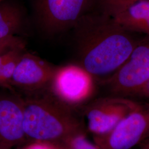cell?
I'll use <instances>...</instances> for the list:
<instances>
[{
  "label": "cell",
  "mask_w": 149,
  "mask_h": 149,
  "mask_svg": "<svg viewBox=\"0 0 149 149\" xmlns=\"http://www.w3.org/2000/svg\"><path fill=\"white\" fill-rule=\"evenodd\" d=\"M139 0H95L93 10L114 17Z\"/></svg>",
  "instance_id": "12"
},
{
  "label": "cell",
  "mask_w": 149,
  "mask_h": 149,
  "mask_svg": "<svg viewBox=\"0 0 149 149\" xmlns=\"http://www.w3.org/2000/svg\"><path fill=\"white\" fill-rule=\"evenodd\" d=\"M96 79L79 64L58 66L49 87L59 100L74 109L85 105L95 92Z\"/></svg>",
  "instance_id": "5"
},
{
  "label": "cell",
  "mask_w": 149,
  "mask_h": 149,
  "mask_svg": "<svg viewBox=\"0 0 149 149\" xmlns=\"http://www.w3.org/2000/svg\"><path fill=\"white\" fill-rule=\"evenodd\" d=\"M149 81V36L139 40L128 59L104 81L112 96H135Z\"/></svg>",
  "instance_id": "3"
},
{
  "label": "cell",
  "mask_w": 149,
  "mask_h": 149,
  "mask_svg": "<svg viewBox=\"0 0 149 149\" xmlns=\"http://www.w3.org/2000/svg\"><path fill=\"white\" fill-rule=\"evenodd\" d=\"M86 130L81 131L70 137L62 145L70 149H100L87 136Z\"/></svg>",
  "instance_id": "13"
},
{
  "label": "cell",
  "mask_w": 149,
  "mask_h": 149,
  "mask_svg": "<svg viewBox=\"0 0 149 149\" xmlns=\"http://www.w3.org/2000/svg\"><path fill=\"white\" fill-rule=\"evenodd\" d=\"M149 139V103L138 102L109 133L93 136L100 149H134Z\"/></svg>",
  "instance_id": "4"
},
{
  "label": "cell",
  "mask_w": 149,
  "mask_h": 149,
  "mask_svg": "<svg viewBox=\"0 0 149 149\" xmlns=\"http://www.w3.org/2000/svg\"><path fill=\"white\" fill-rule=\"evenodd\" d=\"M64 146V145H63ZM64 148H65V149H70L69 148H67V147H66V146H64Z\"/></svg>",
  "instance_id": "20"
},
{
  "label": "cell",
  "mask_w": 149,
  "mask_h": 149,
  "mask_svg": "<svg viewBox=\"0 0 149 149\" xmlns=\"http://www.w3.org/2000/svg\"><path fill=\"white\" fill-rule=\"evenodd\" d=\"M53 144L38 141H29L18 149H53Z\"/></svg>",
  "instance_id": "15"
},
{
  "label": "cell",
  "mask_w": 149,
  "mask_h": 149,
  "mask_svg": "<svg viewBox=\"0 0 149 149\" xmlns=\"http://www.w3.org/2000/svg\"></svg>",
  "instance_id": "23"
},
{
  "label": "cell",
  "mask_w": 149,
  "mask_h": 149,
  "mask_svg": "<svg viewBox=\"0 0 149 149\" xmlns=\"http://www.w3.org/2000/svg\"><path fill=\"white\" fill-rule=\"evenodd\" d=\"M137 148L138 147L134 149H138ZM139 149H149V142H145L144 146H141V148H139Z\"/></svg>",
  "instance_id": "19"
},
{
  "label": "cell",
  "mask_w": 149,
  "mask_h": 149,
  "mask_svg": "<svg viewBox=\"0 0 149 149\" xmlns=\"http://www.w3.org/2000/svg\"><path fill=\"white\" fill-rule=\"evenodd\" d=\"M21 96L23 129L28 141L63 145L74 134L86 130L76 109L59 100L49 88Z\"/></svg>",
  "instance_id": "2"
},
{
  "label": "cell",
  "mask_w": 149,
  "mask_h": 149,
  "mask_svg": "<svg viewBox=\"0 0 149 149\" xmlns=\"http://www.w3.org/2000/svg\"><path fill=\"white\" fill-rule=\"evenodd\" d=\"M24 14L15 3L0 2V39L16 36L24 24Z\"/></svg>",
  "instance_id": "11"
},
{
  "label": "cell",
  "mask_w": 149,
  "mask_h": 149,
  "mask_svg": "<svg viewBox=\"0 0 149 149\" xmlns=\"http://www.w3.org/2000/svg\"><path fill=\"white\" fill-rule=\"evenodd\" d=\"M20 47H26L25 42L17 36L0 39V54Z\"/></svg>",
  "instance_id": "14"
},
{
  "label": "cell",
  "mask_w": 149,
  "mask_h": 149,
  "mask_svg": "<svg viewBox=\"0 0 149 149\" xmlns=\"http://www.w3.org/2000/svg\"><path fill=\"white\" fill-rule=\"evenodd\" d=\"M113 18L128 31L149 36V0H139Z\"/></svg>",
  "instance_id": "10"
},
{
  "label": "cell",
  "mask_w": 149,
  "mask_h": 149,
  "mask_svg": "<svg viewBox=\"0 0 149 149\" xmlns=\"http://www.w3.org/2000/svg\"><path fill=\"white\" fill-rule=\"evenodd\" d=\"M95 0H35L34 11L44 31L55 34L72 29L93 10Z\"/></svg>",
  "instance_id": "6"
},
{
  "label": "cell",
  "mask_w": 149,
  "mask_h": 149,
  "mask_svg": "<svg viewBox=\"0 0 149 149\" xmlns=\"http://www.w3.org/2000/svg\"><path fill=\"white\" fill-rule=\"evenodd\" d=\"M53 149H65L64 146L62 145H54L53 144Z\"/></svg>",
  "instance_id": "18"
},
{
  "label": "cell",
  "mask_w": 149,
  "mask_h": 149,
  "mask_svg": "<svg viewBox=\"0 0 149 149\" xmlns=\"http://www.w3.org/2000/svg\"></svg>",
  "instance_id": "22"
},
{
  "label": "cell",
  "mask_w": 149,
  "mask_h": 149,
  "mask_svg": "<svg viewBox=\"0 0 149 149\" xmlns=\"http://www.w3.org/2000/svg\"><path fill=\"white\" fill-rule=\"evenodd\" d=\"M72 29L79 65L103 82L122 65L139 42L113 18L94 10Z\"/></svg>",
  "instance_id": "1"
},
{
  "label": "cell",
  "mask_w": 149,
  "mask_h": 149,
  "mask_svg": "<svg viewBox=\"0 0 149 149\" xmlns=\"http://www.w3.org/2000/svg\"><path fill=\"white\" fill-rule=\"evenodd\" d=\"M57 68L39 57L24 52L12 77V90L15 92L17 90L23 96H26L48 89Z\"/></svg>",
  "instance_id": "8"
},
{
  "label": "cell",
  "mask_w": 149,
  "mask_h": 149,
  "mask_svg": "<svg viewBox=\"0 0 149 149\" xmlns=\"http://www.w3.org/2000/svg\"><path fill=\"white\" fill-rule=\"evenodd\" d=\"M5 0H0V2H2V1H4Z\"/></svg>",
  "instance_id": "21"
},
{
  "label": "cell",
  "mask_w": 149,
  "mask_h": 149,
  "mask_svg": "<svg viewBox=\"0 0 149 149\" xmlns=\"http://www.w3.org/2000/svg\"><path fill=\"white\" fill-rule=\"evenodd\" d=\"M127 97L111 96L87 103L83 108V120L87 132L93 136L111 131L138 104Z\"/></svg>",
  "instance_id": "7"
},
{
  "label": "cell",
  "mask_w": 149,
  "mask_h": 149,
  "mask_svg": "<svg viewBox=\"0 0 149 149\" xmlns=\"http://www.w3.org/2000/svg\"><path fill=\"white\" fill-rule=\"evenodd\" d=\"M15 49H13L7 52H6L5 53L0 54V87H1V71H2L3 65V64H5L6 61L10 56L13 50Z\"/></svg>",
  "instance_id": "16"
},
{
  "label": "cell",
  "mask_w": 149,
  "mask_h": 149,
  "mask_svg": "<svg viewBox=\"0 0 149 149\" xmlns=\"http://www.w3.org/2000/svg\"><path fill=\"white\" fill-rule=\"evenodd\" d=\"M28 141L21 96L14 92L0 95V149H16Z\"/></svg>",
  "instance_id": "9"
},
{
  "label": "cell",
  "mask_w": 149,
  "mask_h": 149,
  "mask_svg": "<svg viewBox=\"0 0 149 149\" xmlns=\"http://www.w3.org/2000/svg\"><path fill=\"white\" fill-rule=\"evenodd\" d=\"M135 97L149 98V81L144 87L139 92Z\"/></svg>",
  "instance_id": "17"
}]
</instances>
